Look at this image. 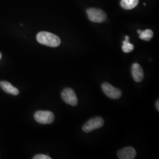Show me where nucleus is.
I'll list each match as a JSON object with an SVG mask.
<instances>
[{"mask_svg": "<svg viewBox=\"0 0 159 159\" xmlns=\"http://www.w3.org/2000/svg\"><path fill=\"white\" fill-rule=\"evenodd\" d=\"M118 157L120 159H133L136 156V150L132 147L123 148L117 153Z\"/></svg>", "mask_w": 159, "mask_h": 159, "instance_id": "nucleus-7", "label": "nucleus"}, {"mask_svg": "<svg viewBox=\"0 0 159 159\" xmlns=\"http://www.w3.org/2000/svg\"><path fill=\"white\" fill-rule=\"evenodd\" d=\"M36 39L41 44L50 47H57L61 44V40L58 36L47 31L39 33Z\"/></svg>", "mask_w": 159, "mask_h": 159, "instance_id": "nucleus-1", "label": "nucleus"}, {"mask_svg": "<svg viewBox=\"0 0 159 159\" xmlns=\"http://www.w3.org/2000/svg\"><path fill=\"white\" fill-rule=\"evenodd\" d=\"M34 119L43 125H49L54 120V115L50 111H37L34 115Z\"/></svg>", "mask_w": 159, "mask_h": 159, "instance_id": "nucleus-2", "label": "nucleus"}, {"mask_svg": "<svg viewBox=\"0 0 159 159\" xmlns=\"http://www.w3.org/2000/svg\"><path fill=\"white\" fill-rule=\"evenodd\" d=\"M102 88L104 93L111 99H118L121 96V91L108 83H104Z\"/></svg>", "mask_w": 159, "mask_h": 159, "instance_id": "nucleus-5", "label": "nucleus"}, {"mask_svg": "<svg viewBox=\"0 0 159 159\" xmlns=\"http://www.w3.org/2000/svg\"><path fill=\"white\" fill-rule=\"evenodd\" d=\"M134 50V46L131 44L129 41H125V40L123 43L122 46V50L125 53L130 52Z\"/></svg>", "mask_w": 159, "mask_h": 159, "instance_id": "nucleus-12", "label": "nucleus"}, {"mask_svg": "<svg viewBox=\"0 0 159 159\" xmlns=\"http://www.w3.org/2000/svg\"><path fill=\"white\" fill-rule=\"evenodd\" d=\"M0 87L4 91L13 96H17L20 92L16 87L11 84L9 82L6 81H0Z\"/></svg>", "mask_w": 159, "mask_h": 159, "instance_id": "nucleus-9", "label": "nucleus"}, {"mask_svg": "<svg viewBox=\"0 0 159 159\" xmlns=\"http://www.w3.org/2000/svg\"><path fill=\"white\" fill-rule=\"evenodd\" d=\"M34 159H51V157L45 154H37L33 157Z\"/></svg>", "mask_w": 159, "mask_h": 159, "instance_id": "nucleus-13", "label": "nucleus"}, {"mask_svg": "<svg viewBox=\"0 0 159 159\" xmlns=\"http://www.w3.org/2000/svg\"><path fill=\"white\" fill-rule=\"evenodd\" d=\"M131 75L134 80L137 82H141L144 78V72L142 67L138 63H134L131 66Z\"/></svg>", "mask_w": 159, "mask_h": 159, "instance_id": "nucleus-8", "label": "nucleus"}, {"mask_svg": "<svg viewBox=\"0 0 159 159\" xmlns=\"http://www.w3.org/2000/svg\"><path fill=\"white\" fill-rule=\"evenodd\" d=\"M1 57H2V55H1V53L0 52V60H1Z\"/></svg>", "mask_w": 159, "mask_h": 159, "instance_id": "nucleus-17", "label": "nucleus"}, {"mask_svg": "<svg viewBox=\"0 0 159 159\" xmlns=\"http://www.w3.org/2000/svg\"><path fill=\"white\" fill-rule=\"evenodd\" d=\"M139 0H121L120 5L125 10H131L135 8L139 4Z\"/></svg>", "mask_w": 159, "mask_h": 159, "instance_id": "nucleus-10", "label": "nucleus"}, {"mask_svg": "<svg viewBox=\"0 0 159 159\" xmlns=\"http://www.w3.org/2000/svg\"><path fill=\"white\" fill-rule=\"evenodd\" d=\"M104 121L100 117H96L89 120L83 126V130L85 133H89L97 129L101 128L104 125Z\"/></svg>", "mask_w": 159, "mask_h": 159, "instance_id": "nucleus-4", "label": "nucleus"}, {"mask_svg": "<svg viewBox=\"0 0 159 159\" xmlns=\"http://www.w3.org/2000/svg\"><path fill=\"white\" fill-rule=\"evenodd\" d=\"M153 32L150 29H147L144 31H142L139 35V37L140 39L146 41H150L153 38Z\"/></svg>", "mask_w": 159, "mask_h": 159, "instance_id": "nucleus-11", "label": "nucleus"}, {"mask_svg": "<svg viewBox=\"0 0 159 159\" xmlns=\"http://www.w3.org/2000/svg\"><path fill=\"white\" fill-rule=\"evenodd\" d=\"M61 98L64 102L72 106H75L78 103L75 93L73 89L70 88H66L62 91Z\"/></svg>", "mask_w": 159, "mask_h": 159, "instance_id": "nucleus-6", "label": "nucleus"}, {"mask_svg": "<svg viewBox=\"0 0 159 159\" xmlns=\"http://www.w3.org/2000/svg\"><path fill=\"white\" fill-rule=\"evenodd\" d=\"M142 30H137V33L140 34L142 33Z\"/></svg>", "mask_w": 159, "mask_h": 159, "instance_id": "nucleus-16", "label": "nucleus"}, {"mask_svg": "<svg viewBox=\"0 0 159 159\" xmlns=\"http://www.w3.org/2000/svg\"><path fill=\"white\" fill-rule=\"evenodd\" d=\"M89 19L94 23H101L104 22L106 18V14L100 9L89 8L87 10Z\"/></svg>", "mask_w": 159, "mask_h": 159, "instance_id": "nucleus-3", "label": "nucleus"}, {"mask_svg": "<svg viewBox=\"0 0 159 159\" xmlns=\"http://www.w3.org/2000/svg\"><path fill=\"white\" fill-rule=\"evenodd\" d=\"M156 108L157 109V110L159 111V100H157V102H156Z\"/></svg>", "mask_w": 159, "mask_h": 159, "instance_id": "nucleus-14", "label": "nucleus"}, {"mask_svg": "<svg viewBox=\"0 0 159 159\" xmlns=\"http://www.w3.org/2000/svg\"><path fill=\"white\" fill-rule=\"evenodd\" d=\"M125 41H129V36H125Z\"/></svg>", "mask_w": 159, "mask_h": 159, "instance_id": "nucleus-15", "label": "nucleus"}]
</instances>
